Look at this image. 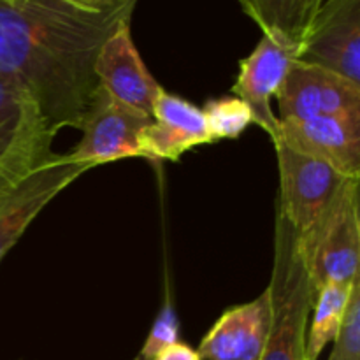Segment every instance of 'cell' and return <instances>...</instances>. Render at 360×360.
Instances as JSON below:
<instances>
[{
    "mask_svg": "<svg viewBox=\"0 0 360 360\" xmlns=\"http://www.w3.org/2000/svg\"><path fill=\"white\" fill-rule=\"evenodd\" d=\"M327 360H360V276L352 285L347 316Z\"/></svg>",
    "mask_w": 360,
    "mask_h": 360,
    "instance_id": "ac0fdd59",
    "label": "cell"
},
{
    "mask_svg": "<svg viewBox=\"0 0 360 360\" xmlns=\"http://www.w3.org/2000/svg\"><path fill=\"white\" fill-rule=\"evenodd\" d=\"M320 0H243L241 9L262 32H278L304 48Z\"/></svg>",
    "mask_w": 360,
    "mask_h": 360,
    "instance_id": "2e32d148",
    "label": "cell"
},
{
    "mask_svg": "<svg viewBox=\"0 0 360 360\" xmlns=\"http://www.w3.org/2000/svg\"><path fill=\"white\" fill-rule=\"evenodd\" d=\"M267 290L273 302V323L259 360H306V330L316 287L297 234L280 213L274 225L273 273Z\"/></svg>",
    "mask_w": 360,
    "mask_h": 360,
    "instance_id": "7a4b0ae2",
    "label": "cell"
},
{
    "mask_svg": "<svg viewBox=\"0 0 360 360\" xmlns=\"http://www.w3.org/2000/svg\"><path fill=\"white\" fill-rule=\"evenodd\" d=\"M360 179H350L306 238H297L315 287L360 276Z\"/></svg>",
    "mask_w": 360,
    "mask_h": 360,
    "instance_id": "3957f363",
    "label": "cell"
},
{
    "mask_svg": "<svg viewBox=\"0 0 360 360\" xmlns=\"http://www.w3.org/2000/svg\"><path fill=\"white\" fill-rule=\"evenodd\" d=\"M211 143L224 139H238L250 125H253L252 109L238 97L210 98L202 108Z\"/></svg>",
    "mask_w": 360,
    "mask_h": 360,
    "instance_id": "e0dca14e",
    "label": "cell"
},
{
    "mask_svg": "<svg viewBox=\"0 0 360 360\" xmlns=\"http://www.w3.org/2000/svg\"><path fill=\"white\" fill-rule=\"evenodd\" d=\"M211 144L202 109L179 95L162 90L143 132L144 158L176 162L192 148Z\"/></svg>",
    "mask_w": 360,
    "mask_h": 360,
    "instance_id": "5bb4252c",
    "label": "cell"
},
{
    "mask_svg": "<svg viewBox=\"0 0 360 360\" xmlns=\"http://www.w3.org/2000/svg\"><path fill=\"white\" fill-rule=\"evenodd\" d=\"M352 285L327 283L316 288L306 330V360H319L327 345L338 338L347 316Z\"/></svg>",
    "mask_w": 360,
    "mask_h": 360,
    "instance_id": "9a60e30c",
    "label": "cell"
},
{
    "mask_svg": "<svg viewBox=\"0 0 360 360\" xmlns=\"http://www.w3.org/2000/svg\"><path fill=\"white\" fill-rule=\"evenodd\" d=\"M302 46L278 32H262L259 44L239 63V74L232 84L234 97L241 98L253 115V123L264 130L271 141L278 136V116L273 101L287 77L290 67L301 58Z\"/></svg>",
    "mask_w": 360,
    "mask_h": 360,
    "instance_id": "52a82bcc",
    "label": "cell"
},
{
    "mask_svg": "<svg viewBox=\"0 0 360 360\" xmlns=\"http://www.w3.org/2000/svg\"><path fill=\"white\" fill-rule=\"evenodd\" d=\"M278 120L320 116L360 118V84L304 62H295L276 94Z\"/></svg>",
    "mask_w": 360,
    "mask_h": 360,
    "instance_id": "ba28073f",
    "label": "cell"
},
{
    "mask_svg": "<svg viewBox=\"0 0 360 360\" xmlns=\"http://www.w3.org/2000/svg\"><path fill=\"white\" fill-rule=\"evenodd\" d=\"M132 360H144V359H143V357H139V355H136V357H134Z\"/></svg>",
    "mask_w": 360,
    "mask_h": 360,
    "instance_id": "44dd1931",
    "label": "cell"
},
{
    "mask_svg": "<svg viewBox=\"0 0 360 360\" xmlns=\"http://www.w3.org/2000/svg\"><path fill=\"white\" fill-rule=\"evenodd\" d=\"M273 323L269 290L253 301L225 309L199 345L202 360H259Z\"/></svg>",
    "mask_w": 360,
    "mask_h": 360,
    "instance_id": "4fadbf2b",
    "label": "cell"
},
{
    "mask_svg": "<svg viewBox=\"0 0 360 360\" xmlns=\"http://www.w3.org/2000/svg\"><path fill=\"white\" fill-rule=\"evenodd\" d=\"M153 360H202L200 359L199 352L193 350L192 347L185 343H176L167 347L165 350H162Z\"/></svg>",
    "mask_w": 360,
    "mask_h": 360,
    "instance_id": "ffe728a7",
    "label": "cell"
},
{
    "mask_svg": "<svg viewBox=\"0 0 360 360\" xmlns=\"http://www.w3.org/2000/svg\"><path fill=\"white\" fill-rule=\"evenodd\" d=\"M273 144H283L330 165L347 178L360 179V118L281 120Z\"/></svg>",
    "mask_w": 360,
    "mask_h": 360,
    "instance_id": "7c38bea8",
    "label": "cell"
},
{
    "mask_svg": "<svg viewBox=\"0 0 360 360\" xmlns=\"http://www.w3.org/2000/svg\"><path fill=\"white\" fill-rule=\"evenodd\" d=\"M88 171V165L70 160L65 153L55 155L0 195V262L42 210Z\"/></svg>",
    "mask_w": 360,
    "mask_h": 360,
    "instance_id": "30bf717a",
    "label": "cell"
},
{
    "mask_svg": "<svg viewBox=\"0 0 360 360\" xmlns=\"http://www.w3.org/2000/svg\"><path fill=\"white\" fill-rule=\"evenodd\" d=\"M150 122V116L120 104L98 86L79 129V143L65 155L90 169L123 158H144L143 132Z\"/></svg>",
    "mask_w": 360,
    "mask_h": 360,
    "instance_id": "8992f818",
    "label": "cell"
},
{
    "mask_svg": "<svg viewBox=\"0 0 360 360\" xmlns=\"http://www.w3.org/2000/svg\"><path fill=\"white\" fill-rule=\"evenodd\" d=\"M176 343H179V320L176 316L174 306L167 299L158 311L157 319L148 333L146 341L137 355L144 360H153L162 350Z\"/></svg>",
    "mask_w": 360,
    "mask_h": 360,
    "instance_id": "d6986e66",
    "label": "cell"
},
{
    "mask_svg": "<svg viewBox=\"0 0 360 360\" xmlns=\"http://www.w3.org/2000/svg\"><path fill=\"white\" fill-rule=\"evenodd\" d=\"M299 62L360 84V0H320Z\"/></svg>",
    "mask_w": 360,
    "mask_h": 360,
    "instance_id": "9c48e42d",
    "label": "cell"
},
{
    "mask_svg": "<svg viewBox=\"0 0 360 360\" xmlns=\"http://www.w3.org/2000/svg\"><path fill=\"white\" fill-rule=\"evenodd\" d=\"M274 150L280 172L276 213L288 221L297 238H306L352 178L283 144H274Z\"/></svg>",
    "mask_w": 360,
    "mask_h": 360,
    "instance_id": "277c9868",
    "label": "cell"
},
{
    "mask_svg": "<svg viewBox=\"0 0 360 360\" xmlns=\"http://www.w3.org/2000/svg\"><path fill=\"white\" fill-rule=\"evenodd\" d=\"M53 139L34 101L0 77V195L55 157Z\"/></svg>",
    "mask_w": 360,
    "mask_h": 360,
    "instance_id": "5b68a950",
    "label": "cell"
},
{
    "mask_svg": "<svg viewBox=\"0 0 360 360\" xmlns=\"http://www.w3.org/2000/svg\"><path fill=\"white\" fill-rule=\"evenodd\" d=\"M136 0H0V77L34 101L53 134L81 129L102 44Z\"/></svg>",
    "mask_w": 360,
    "mask_h": 360,
    "instance_id": "6da1fadb",
    "label": "cell"
},
{
    "mask_svg": "<svg viewBox=\"0 0 360 360\" xmlns=\"http://www.w3.org/2000/svg\"><path fill=\"white\" fill-rule=\"evenodd\" d=\"M95 77L105 94L120 104L150 116L164 88L144 63L132 37V20L123 21L102 44Z\"/></svg>",
    "mask_w": 360,
    "mask_h": 360,
    "instance_id": "8fae6325",
    "label": "cell"
}]
</instances>
